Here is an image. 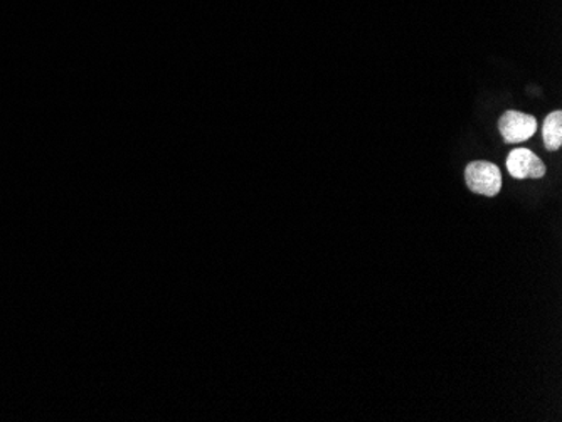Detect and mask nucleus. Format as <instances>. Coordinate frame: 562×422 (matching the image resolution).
I'll return each instance as SVG.
<instances>
[{
  "label": "nucleus",
  "instance_id": "nucleus-1",
  "mask_svg": "<svg viewBox=\"0 0 562 422\" xmlns=\"http://www.w3.org/2000/svg\"><path fill=\"white\" fill-rule=\"evenodd\" d=\"M465 182L473 194L495 197L502 189V173L495 163L479 160L467 166Z\"/></svg>",
  "mask_w": 562,
  "mask_h": 422
},
{
  "label": "nucleus",
  "instance_id": "nucleus-2",
  "mask_svg": "<svg viewBox=\"0 0 562 422\" xmlns=\"http://www.w3.org/2000/svg\"><path fill=\"white\" fill-rule=\"evenodd\" d=\"M498 130L505 144H522L538 130V119L527 113L508 110L498 119Z\"/></svg>",
  "mask_w": 562,
  "mask_h": 422
},
{
  "label": "nucleus",
  "instance_id": "nucleus-3",
  "mask_svg": "<svg viewBox=\"0 0 562 422\" xmlns=\"http://www.w3.org/2000/svg\"><path fill=\"white\" fill-rule=\"evenodd\" d=\"M507 170L517 181L524 179H542L546 175V166L532 150L516 148L507 157Z\"/></svg>",
  "mask_w": 562,
  "mask_h": 422
},
{
  "label": "nucleus",
  "instance_id": "nucleus-4",
  "mask_svg": "<svg viewBox=\"0 0 562 422\" xmlns=\"http://www.w3.org/2000/svg\"><path fill=\"white\" fill-rule=\"evenodd\" d=\"M542 137H544V145L548 150L554 152L559 150L562 145V112L555 110L548 118L544 119V127H542Z\"/></svg>",
  "mask_w": 562,
  "mask_h": 422
}]
</instances>
